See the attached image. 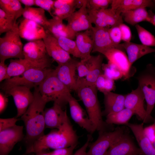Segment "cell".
Segmentation results:
<instances>
[{"label":"cell","mask_w":155,"mask_h":155,"mask_svg":"<svg viewBox=\"0 0 155 155\" xmlns=\"http://www.w3.org/2000/svg\"><path fill=\"white\" fill-rule=\"evenodd\" d=\"M78 136L67 116L59 129L51 130L44 135L27 147L23 155L49 149L55 150L77 145Z\"/></svg>","instance_id":"1"},{"label":"cell","mask_w":155,"mask_h":155,"mask_svg":"<svg viewBox=\"0 0 155 155\" xmlns=\"http://www.w3.org/2000/svg\"><path fill=\"white\" fill-rule=\"evenodd\" d=\"M34 88L33 100L20 119L25 126L26 135L23 140L27 147L44 135L45 129L44 109L48 102L42 97L38 87Z\"/></svg>","instance_id":"2"},{"label":"cell","mask_w":155,"mask_h":155,"mask_svg":"<svg viewBox=\"0 0 155 155\" xmlns=\"http://www.w3.org/2000/svg\"><path fill=\"white\" fill-rule=\"evenodd\" d=\"M75 92L83 102L88 115L96 130L105 131L106 123L103 120L102 113L97 96V89L95 86L85 84L79 81Z\"/></svg>","instance_id":"3"},{"label":"cell","mask_w":155,"mask_h":155,"mask_svg":"<svg viewBox=\"0 0 155 155\" xmlns=\"http://www.w3.org/2000/svg\"><path fill=\"white\" fill-rule=\"evenodd\" d=\"M38 88L42 97L48 102L53 101L62 107L68 103L71 95V91L58 78L55 69H52Z\"/></svg>","instance_id":"4"},{"label":"cell","mask_w":155,"mask_h":155,"mask_svg":"<svg viewBox=\"0 0 155 155\" xmlns=\"http://www.w3.org/2000/svg\"><path fill=\"white\" fill-rule=\"evenodd\" d=\"M19 22L0 38V61L5 62L10 58L24 59L23 44L19 32Z\"/></svg>","instance_id":"5"},{"label":"cell","mask_w":155,"mask_h":155,"mask_svg":"<svg viewBox=\"0 0 155 155\" xmlns=\"http://www.w3.org/2000/svg\"><path fill=\"white\" fill-rule=\"evenodd\" d=\"M137 79L146 103L147 123L152 119L151 115L155 104V67L148 64Z\"/></svg>","instance_id":"6"},{"label":"cell","mask_w":155,"mask_h":155,"mask_svg":"<svg viewBox=\"0 0 155 155\" xmlns=\"http://www.w3.org/2000/svg\"><path fill=\"white\" fill-rule=\"evenodd\" d=\"M52 70L49 67L31 68L20 75L5 80L1 88L3 90L15 86H23L30 89L38 87Z\"/></svg>","instance_id":"7"},{"label":"cell","mask_w":155,"mask_h":155,"mask_svg":"<svg viewBox=\"0 0 155 155\" xmlns=\"http://www.w3.org/2000/svg\"><path fill=\"white\" fill-rule=\"evenodd\" d=\"M24 59L30 62L44 65H51L45 46L42 39L30 41L23 46Z\"/></svg>","instance_id":"8"},{"label":"cell","mask_w":155,"mask_h":155,"mask_svg":"<svg viewBox=\"0 0 155 155\" xmlns=\"http://www.w3.org/2000/svg\"><path fill=\"white\" fill-rule=\"evenodd\" d=\"M123 133V130L120 128L112 131L99 132L96 140L89 144L86 155H105L110 147Z\"/></svg>","instance_id":"9"},{"label":"cell","mask_w":155,"mask_h":155,"mask_svg":"<svg viewBox=\"0 0 155 155\" xmlns=\"http://www.w3.org/2000/svg\"><path fill=\"white\" fill-rule=\"evenodd\" d=\"M30 89L25 86H15L3 90L6 95L13 97L17 109V118L24 114L33 100V94Z\"/></svg>","instance_id":"10"},{"label":"cell","mask_w":155,"mask_h":155,"mask_svg":"<svg viewBox=\"0 0 155 155\" xmlns=\"http://www.w3.org/2000/svg\"><path fill=\"white\" fill-rule=\"evenodd\" d=\"M87 9L91 22L95 26L110 28L123 23L121 15L117 14L111 8L98 10Z\"/></svg>","instance_id":"11"},{"label":"cell","mask_w":155,"mask_h":155,"mask_svg":"<svg viewBox=\"0 0 155 155\" xmlns=\"http://www.w3.org/2000/svg\"><path fill=\"white\" fill-rule=\"evenodd\" d=\"M110 28L95 26L90 30L93 43L92 52H98L103 55L107 51L113 48L125 51L120 44L119 46H117L112 41L108 32Z\"/></svg>","instance_id":"12"},{"label":"cell","mask_w":155,"mask_h":155,"mask_svg":"<svg viewBox=\"0 0 155 155\" xmlns=\"http://www.w3.org/2000/svg\"><path fill=\"white\" fill-rule=\"evenodd\" d=\"M23 126L16 125L0 131V155H8L15 145L23 140Z\"/></svg>","instance_id":"13"},{"label":"cell","mask_w":155,"mask_h":155,"mask_svg":"<svg viewBox=\"0 0 155 155\" xmlns=\"http://www.w3.org/2000/svg\"><path fill=\"white\" fill-rule=\"evenodd\" d=\"M78 62L71 58L64 64L58 65L55 69L58 78L71 91H75L76 90L77 78L75 73Z\"/></svg>","instance_id":"14"},{"label":"cell","mask_w":155,"mask_h":155,"mask_svg":"<svg viewBox=\"0 0 155 155\" xmlns=\"http://www.w3.org/2000/svg\"><path fill=\"white\" fill-rule=\"evenodd\" d=\"M145 100L144 95L140 87L138 86L135 89L132 90L125 95V107L137 115L143 121L146 123V111L144 105Z\"/></svg>","instance_id":"15"},{"label":"cell","mask_w":155,"mask_h":155,"mask_svg":"<svg viewBox=\"0 0 155 155\" xmlns=\"http://www.w3.org/2000/svg\"><path fill=\"white\" fill-rule=\"evenodd\" d=\"M46 34L42 39L49 56L51 57L58 65L64 64L72 58L70 55L60 46L56 38L46 30Z\"/></svg>","instance_id":"16"},{"label":"cell","mask_w":155,"mask_h":155,"mask_svg":"<svg viewBox=\"0 0 155 155\" xmlns=\"http://www.w3.org/2000/svg\"><path fill=\"white\" fill-rule=\"evenodd\" d=\"M87 2L86 0L82 7L66 19L67 24L76 33L90 30L93 27L88 12Z\"/></svg>","instance_id":"17"},{"label":"cell","mask_w":155,"mask_h":155,"mask_svg":"<svg viewBox=\"0 0 155 155\" xmlns=\"http://www.w3.org/2000/svg\"><path fill=\"white\" fill-rule=\"evenodd\" d=\"M105 155H141V153L129 136L123 133L110 147Z\"/></svg>","instance_id":"18"},{"label":"cell","mask_w":155,"mask_h":155,"mask_svg":"<svg viewBox=\"0 0 155 155\" xmlns=\"http://www.w3.org/2000/svg\"><path fill=\"white\" fill-rule=\"evenodd\" d=\"M68 103L71 117L74 122L90 134L94 133L96 130L92 122L88 117L86 116L78 101L72 95L69 98Z\"/></svg>","instance_id":"19"},{"label":"cell","mask_w":155,"mask_h":155,"mask_svg":"<svg viewBox=\"0 0 155 155\" xmlns=\"http://www.w3.org/2000/svg\"><path fill=\"white\" fill-rule=\"evenodd\" d=\"M18 28L21 38L30 41L42 39L46 34L42 26L24 18L19 24Z\"/></svg>","instance_id":"20"},{"label":"cell","mask_w":155,"mask_h":155,"mask_svg":"<svg viewBox=\"0 0 155 155\" xmlns=\"http://www.w3.org/2000/svg\"><path fill=\"white\" fill-rule=\"evenodd\" d=\"M66 110L54 103L51 108L44 110V117L45 128L59 129L63 124L67 116Z\"/></svg>","instance_id":"21"},{"label":"cell","mask_w":155,"mask_h":155,"mask_svg":"<svg viewBox=\"0 0 155 155\" xmlns=\"http://www.w3.org/2000/svg\"><path fill=\"white\" fill-rule=\"evenodd\" d=\"M126 125L133 133L139 146L141 155H155V147L145 134L143 123H128Z\"/></svg>","instance_id":"22"},{"label":"cell","mask_w":155,"mask_h":155,"mask_svg":"<svg viewBox=\"0 0 155 155\" xmlns=\"http://www.w3.org/2000/svg\"><path fill=\"white\" fill-rule=\"evenodd\" d=\"M108 61L117 65L123 73L124 80L129 78L130 67L127 55L121 50L113 48L107 51L103 55Z\"/></svg>","instance_id":"23"},{"label":"cell","mask_w":155,"mask_h":155,"mask_svg":"<svg viewBox=\"0 0 155 155\" xmlns=\"http://www.w3.org/2000/svg\"><path fill=\"white\" fill-rule=\"evenodd\" d=\"M111 8L119 15L125 11L140 7L153 9L154 5L150 0H112Z\"/></svg>","instance_id":"24"},{"label":"cell","mask_w":155,"mask_h":155,"mask_svg":"<svg viewBox=\"0 0 155 155\" xmlns=\"http://www.w3.org/2000/svg\"><path fill=\"white\" fill-rule=\"evenodd\" d=\"M121 46L125 51L130 65L137 60L148 54L155 52V49L142 44H139L131 42H124L120 44Z\"/></svg>","instance_id":"25"},{"label":"cell","mask_w":155,"mask_h":155,"mask_svg":"<svg viewBox=\"0 0 155 155\" xmlns=\"http://www.w3.org/2000/svg\"><path fill=\"white\" fill-rule=\"evenodd\" d=\"M7 66V79L12 77L20 75L31 68H44L47 67L43 65L32 62L24 59H11Z\"/></svg>","instance_id":"26"},{"label":"cell","mask_w":155,"mask_h":155,"mask_svg":"<svg viewBox=\"0 0 155 155\" xmlns=\"http://www.w3.org/2000/svg\"><path fill=\"white\" fill-rule=\"evenodd\" d=\"M49 25L46 30H48L55 37L63 36L73 40L75 38L76 33L67 24L63 23V20L54 16L48 19Z\"/></svg>","instance_id":"27"},{"label":"cell","mask_w":155,"mask_h":155,"mask_svg":"<svg viewBox=\"0 0 155 155\" xmlns=\"http://www.w3.org/2000/svg\"><path fill=\"white\" fill-rule=\"evenodd\" d=\"M104 110L102 115L119 112L124 108L125 95L112 92L103 94Z\"/></svg>","instance_id":"28"},{"label":"cell","mask_w":155,"mask_h":155,"mask_svg":"<svg viewBox=\"0 0 155 155\" xmlns=\"http://www.w3.org/2000/svg\"><path fill=\"white\" fill-rule=\"evenodd\" d=\"M75 42L80 56L81 59H88L91 56L93 46L90 30H87L76 34Z\"/></svg>","instance_id":"29"},{"label":"cell","mask_w":155,"mask_h":155,"mask_svg":"<svg viewBox=\"0 0 155 155\" xmlns=\"http://www.w3.org/2000/svg\"><path fill=\"white\" fill-rule=\"evenodd\" d=\"M121 14L126 22L135 26L138 23L143 21L149 22L154 14L151 11H148L146 8L142 7L127 11Z\"/></svg>","instance_id":"30"},{"label":"cell","mask_w":155,"mask_h":155,"mask_svg":"<svg viewBox=\"0 0 155 155\" xmlns=\"http://www.w3.org/2000/svg\"><path fill=\"white\" fill-rule=\"evenodd\" d=\"M54 9L53 14L62 20L67 19L77 8L76 0L55 1Z\"/></svg>","instance_id":"31"},{"label":"cell","mask_w":155,"mask_h":155,"mask_svg":"<svg viewBox=\"0 0 155 155\" xmlns=\"http://www.w3.org/2000/svg\"><path fill=\"white\" fill-rule=\"evenodd\" d=\"M91 65L90 71L87 75L82 78L83 83L89 86H95L98 77L103 73L102 65L103 57L101 55L91 56Z\"/></svg>","instance_id":"32"},{"label":"cell","mask_w":155,"mask_h":155,"mask_svg":"<svg viewBox=\"0 0 155 155\" xmlns=\"http://www.w3.org/2000/svg\"><path fill=\"white\" fill-rule=\"evenodd\" d=\"M22 16L24 18L33 21L42 26L46 30L49 25L45 10L40 7L25 6Z\"/></svg>","instance_id":"33"},{"label":"cell","mask_w":155,"mask_h":155,"mask_svg":"<svg viewBox=\"0 0 155 155\" xmlns=\"http://www.w3.org/2000/svg\"><path fill=\"white\" fill-rule=\"evenodd\" d=\"M18 0H0V8L16 20L22 15L24 8Z\"/></svg>","instance_id":"34"},{"label":"cell","mask_w":155,"mask_h":155,"mask_svg":"<svg viewBox=\"0 0 155 155\" xmlns=\"http://www.w3.org/2000/svg\"><path fill=\"white\" fill-rule=\"evenodd\" d=\"M135 115L131 110L125 108L122 110L106 116L105 122L107 124H115L126 125L132 117Z\"/></svg>","instance_id":"35"},{"label":"cell","mask_w":155,"mask_h":155,"mask_svg":"<svg viewBox=\"0 0 155 155\" xmlns=\"http://www.w3.org/2000/svg\"><path fill=\"white\" fill-rule=\"evenodd\" d=\"M61 47L73 57L80 58V56L75 40L63 36L55 37Z\"/></svg>","instance_id":"36"},{"label":"cell","mask_w":155,"mask_h":155,"mask_svg":"<svg viewBox=\"0 0 155 155\" xmlns=\"http://www.w3.org/2000/svg\"><path fill=\"white\" fill-rule=\"evenodd\" d=\"M95 86L97 90L103 94L111 92L115 88V81L108 78L103 73L97 79Z\"/></svg>","instance_id":"37"},{"label":"cell","mask_w":155,"mask_h":155,"mask_svg":"<svg viewBox=\"0 0 155 155\" xmlns=\"http://www.w3.org/2000/svg\"><path fill=\"white\" fill-rule=\"evenodd\" d=\"M102 69L106 77L114 81L124 78L123 74L119 68L109 61L106 63H103Z\"/></svg>","instance_id":"38"},{"label":"cell","mask_w":155,"mask_h":155,"mask_svg":"<svg viewBox=\"0 0 155 155\" xmlns=\"http://www.w3.org/2000/svg\"><path fill=\"white\" fill-rule=\"evenodd\" d=\"M16 20L0 8V34L11 30L16 23Z\"/></svg>","instance_id":"39"},{"label":"cell","mask_w":155,"mask_h":155,"mask_svg":"<svg viewBox=\"0 0 155 155\" xmlns=\"http://www.w3.org/2000/svg\"><path fill=\"white\" fill-rule=\"evenodd\" d=\"M142 44L148 46H155V37L138 24L135 26Z\"/></svg>","instance_id":"40"},{"label":"cell","mask_w":155,"mask_h":155,"mask_svg":"<svg viewBox=\"0 0 155 155\" xmlns=\"http://www.w3.org/2000/svg\"><path fill=\"white\" fill-rule=\"evenodd\" d=\"M91 56L88 59H81L78 62L77 66L78 75L77 79L85 78L88 74L91 65Z\"/></svg>","instance_id":"41"},{"label":"cell","mask_w":155,"mask_h":155,"mask_svg":"<svg viewBox=\"0 0 155 155\" xmlns=\"http://www.w3.org/2000/svg\"><path fill=\"white\" fill-rule=\"evenodd\" d=\"M112 2V0H88L87 8L94 10L106 9Z\"/></svg>","instance_id":"42"},{"label":"cell","mask_w":155,"mask_h":155,"mask_svg":"<svg viewBox=\"0 0 155 155\" xmlns=\"http://www.w3.org/2000/svg\"><path fill=\"white\" fill-rule=\"evenodd\" d=\"M110 38L113 43L117 46H119L122 40L121 34L119 26L110 27L108 29Z\"/></svg>","instance_id":"43"},{"label":"cell","mask_w":155,"mask_h":155,"mask_svg":"<svg viewBox=\"0 0 155 155\" xmlns=\"http://www.w3.org/2000/svg\"><path fill=\"white\" fill-rule=\"evenodd\" d=\"M54 2L52 0H35V5L47 11L53 17L54 16L51 11L54 9Z\"/></svg>","instance_id":"44"},{"label":"cell","mask_w":155,"mask_h":155,"mask_svg":"<svg viewBox=\"0 0 155 155\" xmlns=\"http://www.w3.org/2000/svg\"><path fill=\"white\" fill-rule=\"evenodd\" d=\"M19 119L16 117L9 118L0 119V131L5 129L11 127L16 125Z\"/></svg>","instance_id":"45"},{"label":"cell","mask_w":155,"mask_h":155,"mask_svg":"<svg viewBox=\"0 0 155 155\" xmlns=\"http://www.w3.org/2000/svg\"><path fill=\"white\" fill-rule=\"evenodd\" d=\"M119 27L121 31L122 40L125 42H130L131 33L129 28L123 23L119 24Z\"/></svg>","instance_id":"46"},{"label":"cell","mask_w":155,"mask_h":155,"mask_svg":"<svg viewBox=\"0 0 155 155\" xmlns=\"http://www.w3.org/2000/svg\"><path fill=\"white\" fill-rule=\"evenodd\" d=\"M77 145L54 150L53 151L49 152V155H72Z\"/></svg>","instance_id":"47"},{"label":"cell","mask_w":155,"mask_h":155,"mask_svg":"<svg viewBox=\"0 0 155 155\" xmlns=\"http://www.w3.org/2000/svg\"><path fill=\"white\" fill-rule=\"evenodd\" d=\"M144 131L146 136L153 144L155 142V125L154 123L144 128Z\"/></svg>","instance_id":"48"},{"label":"cell","mask_w":155,"mask_h":155,"mask_svg":"<svg viewBox=\"0 0 155 155\" xmlns=\"http://www.w3.org/2000/svg\"><path fill=\"white\" fill-rule=\"evenodd\" d=\"M91 135V134L88 135L86 143L72 155H86L87 149L89 146L90 142L92 140V137Z\"/></svg>","instance_id":"49"},{"label":"cell","mask_w":155,"mask_h":155,"mask_svg":"<svg viewBox=\"0 0 155 155\" xmlns=\"http://www.w3.org/2000/svg\"><path fill=\"white\" fill-rule=\"evenodd\" d=\"M7 95L2 92L0 93V113L1 114L5 109L8 102Z\"/></svg>","instance_id":"50"},{"label":"cell","mask_w":155,"mask_h":155,"mask_svg":"<svg viewBox=\"0 0 155 155\" xmlns=\"http://www.w3.org/2000/svg\"><path fill=\"white\" fill-rule=\"evenodd\" d=\"M8 66L5 64L4 62H0V82L7 79Z\"/></svg>","instance_id":"51"},{"label":"cell","mask_w":155,"mask_h":155,"mask_svg":"<svg viewBox=\"0 0 155 155\" xmlns=\"http://www.w3.org/2000/svg\"><path fill=\"white\" fill-rule=\"evenodd\" d=\"M19 1L26 7H31L35 5V0H20Z\"/></svg>","instance_id":"52"},{"label":"cell","mask_w":155,"mask_h":155,"mask_svg":"<svg viewBox=\"0 0 155 155\" xmlns=\"http://www.w3.org/2000/svg\"><path fill=\"white\" fill-rule=\"evenodd\" d=\"M36 155H49V152H46V150H43L36 153Z\"/></svg>","instance_id":"53"},{"label":"cell","mask_w":155,"mask_h":155,"mask_svg":"<svg viewBox=\"0 0 155 155\" xmlns=\"http://www.w3.org/2000/svg\"><path fill=\"white\" fill-rule=\"evenodd\" d=\"M149 23L155 26V14H154L152 16Z\"/></svg>","instance_id":"54"},{"label":"cell","mask_w":155,"mask_h":155,"mask_svg":"<svg viewBox=\"0 0 155 155\" xmlns=\"http://www.w3.org/2000/svg\"><path fill=\"white\" fill-rule=\"evenodd\" d=\"M153 1L154 2V5H155V0H153Z\"/></svg>","instance_id":"55"},{"label":"cell","mask_w":155,"mask_h":155,"mask_svg":"<svg viewBox=\"0 0 155 155\" xmlns=\"http://www.w3.org/2000/svg\"><path fill=\"white\" fill-rule=\"evenodd\" d=\"M153 144L154 146V147H155V142Z\"/></svg>","instance_id":"56"},{"label":"cell","mask_w":155,"mask_h":155,"mask_svg":"<svg viewBox=\"0 0 155 155\" xmlns=\"http://www.w3.org/2000/svg\"><path fill=\"white\" fill-rule=\"evenodd\" d=\"M154 124L155 125V121H154Z\"/></svg>","instance_id":"57"},{"label":"cell","mask_w":155,"mask_h":155,"mask_svg":"<svg viewBox=\"0 0 155 155\" xmlns=\"http://www.w3.org/2000/svg\"></svg>","instance_id":"58"}]
</instances>
